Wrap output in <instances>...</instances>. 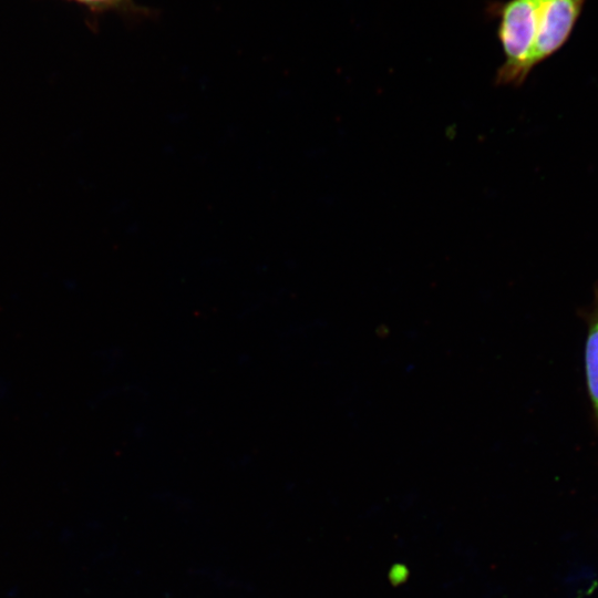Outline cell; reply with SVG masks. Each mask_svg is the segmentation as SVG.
Here are the masks:
<instances>
[{
    "label": "cell",
    "instance_id": "obj_1",
    "mask_svg": "<svg viewBox=\"0 0 598 598\" xmlns=\"http://www.w3.org/2000/svg\"><path fill=\"white\" fill-rule=\"evenodd\" d=\"M498 39L505 62L496 72L497 86H520L532 72L537 0H508L498 11Z\"/></svg>",
    "mask_w": 598,
    "mask_h": 598
},
{
    "label": "cell",
    "instance_id": "obj_2",
    "mask_svg": "<svg viewBox=\"0 0 598 598\" xmlns=\"http://www.w3.org/2000/svg\"><path fill=\"white\" fill-rule=\"evenodd\" d=\"M586 0H537L533 68L559 51L569 40Z\"/></svg>",
    "mask_w": 598,
    "mask_h": 598
},
{
    "label": "cell",
    "instance_id": "obj_3",
    "mask_svg": "<svg viewBox=\"0 0 598 598\" xmlns=\"http://www.w3.org/2000/svg\"><path fill=\"white\" fill-rule=\"evenodd\" d=\"M586 327L585 377L590 401L596 436L598 440V282L594 288V299L580 312Z\"/></svg>",
    "mask_w": 598,
    "mask_h": 598
},
{
    "label": "cell",
    "instance_id": "obj_4",
    "mask_svg": "<svg viewBox=\"0 0 598 598\" xmlns=\"http://www.w3.org/2000/svg\"><path fill=\"white\" fill-rule=\"evenodd\" d=\"M79 1L87 2V3H101V2H106L111 0H79Z\"/></svg>",
    "mask_w": 598,
    "mask_h": 598
}]
</instances>
